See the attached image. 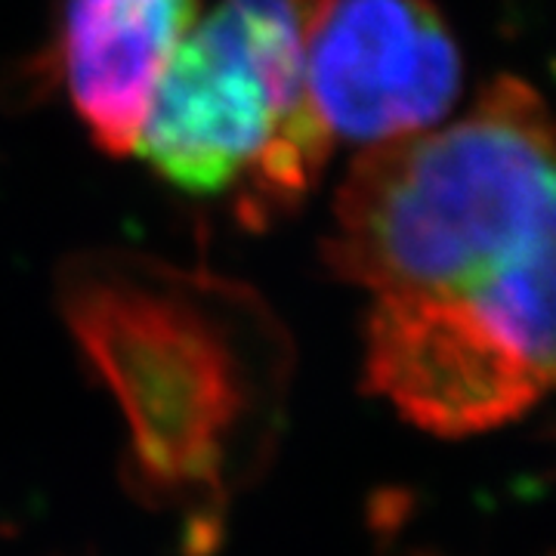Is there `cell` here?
Masks as SVG:
<instances>
[{"label":"cell","instance_id":"6da1fadb","mask_svg":"<svg viewBox=\"0 0 556 556\" xmlns=\"http://www.w3.org/2000/svg\"><path fill=\"white\" fill-rule=\"evenodd\" d=\"M60 303L93 371L118 402L137 495L219 517L278 420L288 340L236 281L130 254H84Z\"/></svg>","mask_w":556,"mask_h":556},{"label":"cell","instance_id":"7a4b0ae2","mask_svg":"<svg viewBox=\"0 0 556 556\" xmlns=\"http://www.w3.org/2000/svg\"><path fill=\"white\" fill-rule=\"evenodd\" d=\"M554 251V130L504 75L442 130L375 142L346 170L325 263L375 298H464Z\"/></svg>","mask_w":556,"mask_h":556},{"label":"cell","instance_id":"3957f363","mask_svg":"<svg viewBox=\"0 0 556 556\" xmlns=\"http://www.w3.org/2000/svg\"><path fill=\"white\" fill-rule=\"evenodd\" d=\"M328 7L223 0L170 53L134 152L186 195L236 192L244 226L294 211L334 149L306 93V50Z\"/></svg>","mask_w":556,"mask_h":556},{"label":"cell","instance_id":"277c9868","mask_svg":"<svg viewBox=\"0 0 556 556\" xmlns=\"http://www.w3.org/2000/svg\"><path fill=\"white\" fill-rule=\"evenodd\" d=\"M365 387L437 437L522 417L554 380V251L464 298H375Z\"/></svg>","mask_w":556,"mask_h":556},{"label":"cell","instance_id":"5b68a950","mask_svg":"<svg viewBox=\"0 0 556 556\" xmlns=\"http://www.w3.org/2000/svg\"><path fill=\"white\" fill-rule=\"evenodd\" d=\"M457 90L460 53L430 0H331L306 50V93L334 139L427 130Z\"/></svg>","mask_w":556,"mask_h":556},{"label":"cell","instance_id":"8992f818","mask_svg":"<svg viewBox=\"0 0 556 556\" xmlns=\"http://www.w3.org/2000/svg\"><path fill=\"white\" fill-rule=\"evenodd\" d=\"M201 0H62L60 60L68 97L93 142L130 155L164 65Z\"/></svg>","mask_w":556,"mask_h":556}]
</instances>
